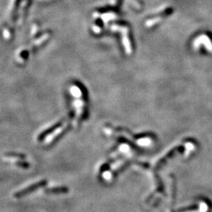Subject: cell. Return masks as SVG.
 I'll return each mask as SVG.
<instances>
[{
  "mask_svg": "<svg viewBox=\"0 0 212 212\" xmlns=\"http://www.w3.org/2000/svg\"><path fill=\"white\" fill-rule=\"evenodd\" d=\"M44 184H45V181H39L38 183H35V184H34V185H31L28 186V188H25L24 189L21 190V191L17 192V193L15 194V197H22V196H24L26 193H30V192L33 191V190L39 188V187L43 186Z\"/></svg>",
  "mask_w": 212,
  "mask_h": 212,
  "instance_id": "1",
  "label": "cell"
}]
</instances>
